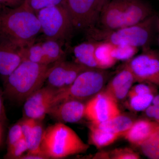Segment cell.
Segmentation results:
<instances>
[{"instance_id":"obj_1","label":"cell","mask_w":159,"mask_h":159,"mask_svg":"<svg viewBox=\"0 0 159 159\" xmlns=\"http://www.w3.org/2000/svg\"><path fill=\"white\" fill-rule=\"evenodd\" d=\"M41 31L37 15L25 2L16 8L4 7L0 15V37L20 49L35 43Z\"/></svg>"},{"instance_id":"obj_2","label":"cell","mask_w":159,"mask_h":159,"mask_svg":"<svg viewBox=\"0 0 159 159\" xmlns=\"http://www.w3.org/2000/svg\"><path fill=\"white\" fill-rule=\"evenodd\" d=\"M52 66L23 61L4 79V93L11 101L22 103L43 87Z\"/></svg>"},{"instance_id":"obj_3","label":"cell","mask_w":159,"mask_h":159,"mask_svg":"<svg viewBox=\"0 0 159 159\" xmlns=\"http://www.w3.org/2000/svg\"><path fill=\"white\" fill-rule=\"evenodd\" d=\"M156 17L157 14H154L136 25L115 30L93 27L86 33L88 39L92 40L146 49L150 48L157 33Z\"/></svg>"},{"instance_id":"obj_4","label":"cell","mask_w":159,"mask_h":159,"mask_svg":"<svg viewBox=\"0 0 159 159\" xmlns=\"http://www.w3.org/2000/svg\"><path fill=\"white\" fill-rule=\"evenodd\" d=\"M154 14L144 0H110L103 7L96 27L115 30L136 25Z\"/></svg>"},{"instance_id":"obj_5","label":"cell","mask_w":159,"mask_h":159,"mask_svg":"<svg viewBox=\"0 0 159 159\" xmlns=\"http://www.w3.org/2000/svg\"><path fill=\"white\" fill-rule=\"evenodd\" d=\"M89 148V145L65 123L57 122L44 130L41 149L47 159L64 158L85 153Z\"/></svg>"},{"instance_id":"obj_6","label":"cell","mask_w":159,"mask_h":159,"mask_svg":"<svg viewBox=\"0 0 159 159\" xmlns=\"http://www.w3.org/2000/svg\"><path fill=\"white\" fill-rule=\"evenodd\" d=\"M109 76L106 70L90 69L84 71L70 85L57 90L51 106L70 99L88 101L103 90Z\"/></svg>"},{"instance_id":"obj_7","label":"cell","mask_w":159,"mask_h":159,"mask_svg":"<svg viewBox=\"0 0 159 159\" xmlns=\"http://www.w3.org/2000/svg\"><path fill=\"white\" fill-rule=\"evenodd\" d=\"M36 15L46 39L61 43L70 38L74 29L66 2L41 9Z\"/></svg>"},{"instance_id":"obj_8","label":"cell","mask_w":159,"mask_h":159,"mask_svg":"<svg viewBox=\"0 0 159 159\" xmlns=\"http://www.w3.org/2000/svg\"><path fill=\"white\" fill-rule=\"evenodd\" d=\"M110 0H66L74 29H88L96 27L103 7Z\"/></svg>"},{"instance_id":"obj_9","label":"cell","mask_w":159,"mask_h":159,"mask_svg":"<svg viewBox=\"0 0 159 159\" xmlns=\"http://www.w3.org/2000/svg\"><path fill=\"white\" fill-rule=\"evenodd\" d=\"M124 65L133 75L135 82L147 83L159 87V52L150 48Z\"/></svg>"},{"instance_id":"obj_10","label":"cell","mask_w":159,"mask_h":159,"mask_svg":"<svg viewBox=\"0 0 159 159\" xmlns=\"http://www.w3.org/2000/svg\"><path fill=\"white\" fill-rule=\"evenodd\" d=\"M118 103L102 90L86 102L84 117L93 124L113 119L121 114Z\"/></svg>"},{"instance_id":"obj_11","label":"cell","mask_w":159,"mask_h":159,"mask_svg":"<svg viewBox=\"0 0 159 159\" xmlns=\"http://www.w3.org/2000/svg\"><path fill=\"white\" fill-rule=\"evenodd\" d=\"M89 69L79 63L59 61L51 67L46 80L47 86L57 90L66 88L80 74Z\"/></svg>"},{"instance_id":"obj_12","label":"cell","mask_w":159,"mask_h":159,"mask_svg":"<svg viewBox=\"0 0 159 159\" xmlns=\"http://www.w3.org/2000/svg\"><path fill=\"white\" fill-rule=\"evenodd\" d=\"M57 92V90L47 85L31 94L24 102L25 118L42 121L48 115Z\"/></svg>"},{"instance_id":"obj_13","label":"cell","mask_w":159,"mask_h":159,"mask_svg":"<svg viewBox=\"0 0 159 159\" xmlns=\"http://www.w3.org/2000/svg\"><path fill=\"white\" fill-rule=\"evenodd\" d=\"M86 102L74 99L62 101L51 106L48 115L57 122L77 123L84 118Z\"/></svg>"},{"instance_id":"obj_14","label":"cell","mask_w":159,"mask_h":159,"mask_svg":"<svg viewBox=\"0 0 159 159\" xmlns=\"http://www.w3.org/2000/svg\"><path fill=\"white\" fill-rule=\"evenodd\" d=\"M135 82L133 75L127 67L122 69L106 85L103 91L117 102L125 100L134 83Z\"/></svg>"},{"instance_id":"obj_15","label":"cell","mask_w":159,"mask_h":159,"mask_svg":"<svg viewBox=\"0 0 159 159\" xmlns=\"http://www.w3.org/2000/svg\"><path fill=\"white\" fill-rule=\"evenodd\" d=\"M18 47L0 37V75L8 77L22 62Z\"/></svg>"},{"instance_id":"obj_16","label":"cell","mask_w":159,"mask_h":159,"mask_svg":"<svg viewBox=\"0 0 159 159\" xmlns=\"http://www.w3.org/2000/svg\"><path fill=\"white\" fill-rule=\"evenodd\" d=\"M159 131V122L155 120L141 119L135 121L123 137L129 143L140 146L147 139Z\"/></svg>"},{"instance_id":"obj_17","label":"cell","mask_w":159,"mask_h":159,"mask_svg":"<svg viewBox=\"0 0 159 159\" xmlns=\"http://www.w3.org/2000/svg\"><path fill=\"white\" fill-rule=\"evenodd\" d=\"M97 43V41L89 39L75 46L73 51L77 62L88 68L99 69L94 55Z\"/></svg>"},{"instance_id":"obj_18","label":"cell","mask_w":159,"mask_h":159,"mask_svg":"<svg viewBox=\"0 0 159 159\" xmlns=\"http://www.w3.org/2000/svg\"><path fill=\"white\" fill-rule=\"evenodd\" d=\"M89 142L99 149L111 145L122 136L120 134L102 130L92 123L89 125Z\"/></svg>"},{"instance_id":"obj_19","label":"cell","mask_w":159,"mask_h":159,"mask_svg":"<svg viewBox=\"0 0 159 159\" xmlns=\"http://www.w3.org/2000/svg\"><path fill=\"white\" fill-rule=\"evenodd\" d=\"M134 121L129 116L120 114L113 119L94 125L102 130L112 133L120 134L123 136L125 133L130 128Z\"/></svg>"},{"instance_id":"obj_20","label":"cell","mask_w":159,"mask_h":159,"mask_svg":"<svg viewBox=\"0 0 159 159\" xmlns=\"http://www.w3.org/2000/svg\"><path fill=\"white\" fill-rule=\"evenodd\" d=\"M112 46L113 44L106 42H98L94 55L99 70L111 68L117 62V61L112 56Z\"/></svg>"},{"instance_id":"obj_21","label":"cell","mask_w":159,"mask_h":159,"mask_svg":"<svg viewBox=\"0 0 159 159\" xmlns=\"http://www.w3.org/2000/svg\"><path fill=\"white\" fill-rule=\"evenodd\" d=\"M44 130V129L43 127L41 121L36 120L34 127L27 135L24 137L28 145V151L27 153L40 155L45 156L41 149Z\"/></svg>"},{"instance_id":"obj_22","label":"cell","mask_w":159,"mask_h":159,"mask_svg":"<svg viewBox=\"0 0 159 159\" xmlns=\"http://www.w3.org/2000/svg\"><path fill=\"white\" fill-rule=\"evenodd\" d=\"M20 54L23 61H28L40 64H51L43 50L40 43L20 49Z\"/></svg>"},{"instance_id":"obj_23","label":"cell","mask_w":159,"mask_h":159,"mask_svg":"<svg viewBox=\"0 0 159 159\" xmlns=\"http://www.w3.org/2000/svg\"><path fill=\"white\" fill-rule=\"evenodd\" d=\"M40 43L46 56L51 64L63 60L65 54L60 42L47 39L45 41Z\"/></svg>"},{"instance_id":"obj_24","label":"cell","mask_w":159,"mask_h":159,"mask_svg":"<svg viewBox=\"0 0 159 159\" xmlns=\"http://www.w3.org/2000/svg\"><path fill=\"white\" fill-rule=\"evenodd\" d=\"M139 147L143 154L148 158L159 159V131Z\"/></svg>"},{"instance_id":"obj_25","label":"cell","mask_w":159,"mask_h":159,"mask_svg":"<svg viewBox=\"0 0 159 159\" xmlns=\"http://www.w3.org/2000/svg\"><path fill=\"white\" fill-rule=\"evenodd\" d=\"M139 49V48L130 45L113 44L112 56L117 61H128L134 57Z\"/></svg>"},{"instance_id":"obj_26","label":"cell","mask_w":159,"mask_h":159,"mask_svg":"<svg viewBox=\"0 0 159 159\" xmlns=\"http://www.w3.org/2000/svg\"><path fill=\"white\" fill-rule=\"evenodd\" d=\"M154 94H147L136 95L128 97V105L134 111H145L152 103Z\"/></svg>"},{"instance_id":"obj_27","label":"cell","mask_w":159,"mask_h":159,"mask_svg":"<svg viewBox=\"0 0 159 159\" xmlns=\"http://www.w3.org/2000/svg\"><path fill=\"white\" fill-rule=\"evenodd\" d=\"M28 151L27 142L23 138L11 148L7 149V153L4 157L6 159H20Z\"/></svg>"},{"instance_id":"obj_28","label":"cell","mask_w":159,"mask_h":159,"mask_svg":"<svg viewBox=\"0 0 159 159\" xmlns=\"http://www.w3.org/2000/svg\"><path fill=\"white\" fill-rule=\"evenodd\" d=\"M35 14L44 8L57 6L66 2V0H24Z\"/></svg>"},{"instance_id":"obj_29","label":"cell","mask_w":159,"mask_h":159,"mask_svg":"<svg viewBox=\"0 0 159 159\" xmlns=\"http://www.w3.org/2000/svg\"><path fill=\"white\" fill-rule=\"evenodd\" d=\"M156 86L147 83H138V84L133 86L131 88L128 97H133L143 94H153L155 95L157 92Z\"/></svg>"},{"instance_id":"obj_30","label":"cell","mask_w":159,"mask_h":159,"mask_svg":"<svg viewBox=\"0 0 159 159\" xmlns=\"http://www.w3.org/2000/svg\"><path fill=\"white\" fill-rule=\"evenodd\" d=\"M109 159H139L140 156L138 153L129 148H119L109 152Z\"/></svg>"},{"instance_id":"obj_31","label":"cell","mask_w":159,"mask_h":159,"mask_svg":"<svg viewBox=\"0 0 159 159\" xmlns=\"http://www.w3.org/2000/svg\"><path fill=\"white\" fill-rule=\"evenodd\" d=\"M23 138L20 122H18L12 125L9 129L7 139V149L11 148Z\"/></svg>"},{"instance_id":"obj_32","label":"cell","mask_w":159,"mask_h":159,"mask_svg":"<svg viewBox=\"0 0 159 159\" xmlns=\"http://www.w3.org/2000/svg\"><path fill=\"white\" fill-rule=\"evenodd\" d=\"M144 111L146 116L159 122V107L151 104Z\"/></svg>"},{"instance_id":"obj_33","label":"cell","mask_w":159,"mask_h":159,"mask_svg":"<svg viewBox=\"0 0 159 159\" xmlns=\"http://www.w3.org/2000/svg\"><path fill=\"white\" fill-rule=\"evenodd\" d=\"M24 2V0H0V3L3 6L11 8L20 6Z\"/></svg>"},{"instance_id":"obj_34","label":"cell","mask_w":159,"mask_h":159,"mask_svg":"<svg viewBox=\"0 0 159 159\" xmlns=\"http://www.w3.org/2000/svg\"><path fill=\"white\" fill-rule=\"evenodd\" d=\"M20 159H47L44 156L27 153L24 155Z\"/></svg>"},{"instance_id":"obj_35","label":"cell","mask_w":159,"mask_h":159,"mask_svg":"<svg viewBox=\"0 0 159 159\" xmlns=\"http://www.w3.org/2000/svg\"><path fill=\"white\" fill-rule=\"evenodd\" d=\"M4 116H5V110H4V103H3L2 96L0 92V124Z\"/></svg>"},{"instance_id":"obj_36","label":"cell","mask_w":159,"mask_h":159,"mask_svg":"<svg viewBox=\"0 0 159 159\" xmlns=\"http://www.w3.org/2000/svg\"><path fill=\"white\" fill-rule=\"evenodd\" d=\"M157 34V35L158 44L159 48V13L157 14L156 17ZM159 52V51H158Z\"/></svg>"},{"instance_id":"obj_37","label":"cell","mask_w":159,"mask_h":159,"mask_svg":"<svg viewBox=\"0 0 159 159\" xmlns=\"http://www.w3.org/2000/svg\"><path fill=\"white\" fill-rule=\"evenodd\" d=\"M152 104L159 107V94H157V95H155Z\"/></svg>"},{"instance_id":"obj_38","label":"cell","mask_w":159,"mask_h":159,"mask_svg":"<svg viewBox=\"0 0 159 159\" xmlns=\"http://www.w3.org/2000/svg\"><path fill=\"white\" fill-rule=\"evenodd\" d=\"M5 6H3L2 4L1 3H0V15L2 14V12L3 10H4V7H5Z\"/></svg>"},{"instance_id":"obj_39","label":"cell","mask_w":159,"mask_h":159,"mask_svg":"<svg viewBox=\"0 0 159 159\" xmlns=\"http://www.w3.org/2000/svg\"><path fill=\"white\" fill-rule=\"evenodd\" d=\"M1 135H2V132H1V124H0V141L1 139Z\"/></svg>"},{"instance_id":"obj_40","label":"cell","mask_w":159,"mask_h":159,"mask_svg":"<svg viewBox=\"0 0 159 159\" xmlns=\"http://www.w3.org/2000/svg\"><path fill=\"white\" fill-rule=\"evenodd\" d=\"M158 1H159V0H158Z\"/></svg>"}]
</instances>
